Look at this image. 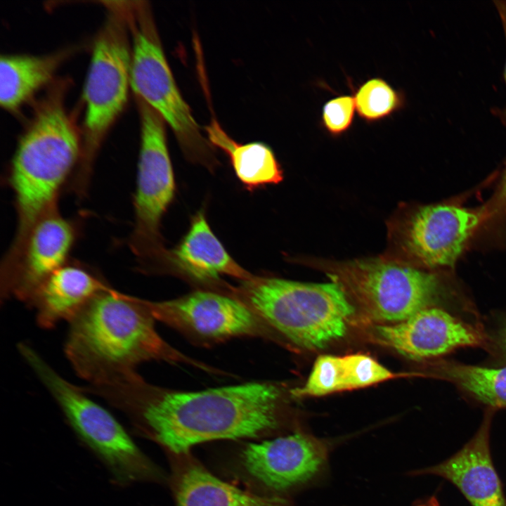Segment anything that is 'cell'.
<instances>
[{"label":"cell","instance_id":"obj_19","mask_svg":"<svg viewBox=\"0 0 506 506\" xmlns=\"http://www.w3.org/2000/svg\"><path fill=\"white\" fill-rule=\"evenodd\" d=\"M69 51L46 55L4 54L0 58V105L18 110L47 84Z\"/></svg>","mask_w":506,"mask_h":506},{"label":"cell","instance_id":"obj_20","mask_svg":"<svg viewBox=\"0 0 506 506\" xmlns=\"http://www.w3.org/2000/svg\"><path fill=\"white\" fill-rule=\"evenodd\" d=\"M209 141L228 156L238 180L249 190L283 179V171L271 148L263 142L239 143L212 119L205 126Z\"/></svg>","mask_w":506,"mask_h":506},{"label":"cell","instance_id":"obj_2","mask_svg":"<svg viewBox=\"0 0 506 506\" xmlns=\"http://www.w3.org/2000/svg\"><path fill=\"white\" fill-rule=\"evenodd\" d=\"M154 320L143 299L110 287L69 322L65 354L89 385L134 377L148 361L192 363L158 335Z\"/></svg>","mask_w":506,"mask_h":506},{"label":"cell","instance_id":"obj_22","mask_svg":"<svg viewBox=\"0 0 506 506\" xmlns=\"http://www.w3.org/2000/svg\"><path fill=\"white\" fill-rule=\"evenodd\" d=\"M356 114L366 124L384 121L406 105V95L403 90L394 88L381 77H370L357 86L348 79Z\"/></svg>","mask_w":506,"mask_h":506},{"label":"cell","instance_id":"obj_9","mask_svg":"<svg viewBox=\"0 0 506 506\" xmlns=\"http://www.w3.org/2000/svg\"><path fill=\"white\" fill-rule=\"evenodd\" d=\"M136 99L141 125L134 223L128 245L142 271L160 264L166 250L160 233L161 221L176 191L174 174L167 147L166 123L150 107Z\"/></svg>","mask_w":506,"mask_h":506},{"label":"cell","instance_id":"obj_13","mask_svg":"<svg viewBox=\"0 0 506 506\" xmlns=\"http://www.w3.org/2000/svg\"><path fill=\"white\" fill-rule=\"evenodd\" d=\"M481 219L480 211L456 205L422 207L403 225L401 247L424 266H453Z\"/></svg>","mask_w":506,"mask_h":506},{"label":"cell","instance_id":"obj_3","mask_svg":"<svg viewBox=\"0 0 506 506\" xmlns=\"http://www.w3.org/2000/svg\"><path fill=\"white\" fill-rule=\"evenodd\" d=\"M67 86L65 81L52 84L18 140L7 179L17 215L11 246L20 244L41 216L58 206L60 192L81 161L83 138L65 106Z\"/></svg>","mask_w":506,"mask_h":506},{"label":"cell","instance_id":"obj_16","mask_svg":"<svg viewBox=\"0 0 506 506\" xmlns=\"http://www.w3.org/2000/svg\"><path fill=\"white\" fill-rule=\"evenodd\" d=\"M110 287L90 267L69 260L44 279L25 304L35 310L41 327L51 329L63 320L70 322Z\"/></svg>","mask_w":506,"mask_h":506},{"label":"cell","instance_id":"obj_24","mask_svg":"<svg viewBox=\"0 0 506 506\" xmlns=\"http://www.w3.org/2000/svg\"><path fill=\"white\" fill-rule=\"evenodd\" d=\"M343 361L345 390L366 387L398 376L365 354L346 355Z\"/></svg>","mask_w":506,"mask_h":506},{"label":"cell","instance_id":"obj_15","mask_svg":"<svg viewBox=\"0 0 506 506\" xmlns=\"http://www.w3.org/2000/svg\"><path fill=\"white\" fill-rule=\"evenodd\" d=\"M493 410L489 408L477 432L458 452L437 465L413 470L409 475L441 477L453 484L471 506H506L502 484L491 453Z\"/></svg>","mask_w":506,"mask_h":506},{"label":"cell","instance_id":"obj_28","mask_svg":"<svg viewBox=\"0 0 506 506\" xmlns=\"http://www.w3.org/2000/svg\"><path fill=\"white\" fill-rule=\"evenodd\" d=\"M498 197L499 200L506 202V169L502 178Z\"/></svg>","mask_w":506,"mask_h":506},{"label":"cell","instance_id":"obj_17","mask_svg":"<svg viewBox=\"0 0 506 506\" xmlns=\"http://www.w3.org/2000/svg\"><path fill=\"white\" fill-rule=\"evenodd\" d=\"M166 260L183 274L202 282L218 280L223 275L242 281L253 276L230 256L212 232L202 211L193 217L190 228L179 244L166 252Z\"/></svg>","mask_w":506,"mask_h":506},{"label":"cell","instance_id":"obj_21","mask_svg":"<svg viewBox=\"0 0 506 506\" xmlns=\"http://www.w3.org/2000/svg\"><path fill=\"white\" fill-rule=\"evenodd\" d=\"M432 377L450 382L490 408H506V366L489 368L441 361Z\"/></svg>","mask_w":506,"mask_h":506},{"label":"cell","instance_id":"obj_10","mask_svg":"<svg viewBox=\"0 0 506 506\" xmlns=\"http://www.w3.org/2000/svg\"><path fill=\"white\" fill-rule=\"evenodd\" d=\"M79 233V223L64 217L58 206L41 216L2 259L1 302L15 298L25 303L44 279L70 260Z\"/></svg>","mask_w":506,"mask_h":506},{"label":"cell","instance_id":"obj_5","mask_svg":"<svg viewBox=\"0 0 506 506\" xmlns=\"http://www.w3.org/2000/svg\"><path fill=\"white\" fill-rule=\"evenodd\" d=\"M242 299L267 325L308 349L343 337L355 309L336 282L309 283L257 277L242 281Z\"/></svg>","mask_w":506,"mask_h":506},{"label":"cell","instance_id":"obj_12","mask_svg":"<svg viewBox=\"0 0 506 506\" xmlns=\"http://www.w3.org/2000/svg\"><path fill=\"white\" fill-rule=\"evenodd\" d=\"M143 302L155 320L203 339L266 334V325L246 304L221 294L196 291L172 300Z\"/></svg>","mask_w":506,"mask_h":506},{"label":"cell","instance_id":"obj_14","mask_svg":"<svg viewBox=\"0 0 506 506\" xmlns=\"http://www.w3.org/2000/svg\"><path fill=\"white\" fill-rule=\"evenodd\" d=\"M373 332L380 343L413 359L437 357L485 342L481 331L436 306L398 323L377 325Z\"/></svg>","mask_w":506,"mask_h":506},{"label":"cell","instance_id":"obj_8","mask_svg":"<svg viewBox=\"0 0 506 506\" xmlns=\"http://www.w3.org/2000/svg\"><path fill=\"white\" fill-rule=\"evenodd\" d=\"M313 264L325 270L371 318L384 324L402 322L422 309L435 306L444 292L436 275L388 259Z\"/></svg>","mask_w":506,"mask_h":506},{"label":"cell","instance_id":"obj_25","mask_svg":"<svg viewBox=\"0 0 506 506\" xmlns=\"http://www.w3.org/2000/svg\"><path fill=\"white\" fill-rule=\"evenodd\" d=\"M356 113L352 94H339L328 99L322 106L320 124L330 136L338 138L353 126Z\"/></svg>","mask_w":506,"mask_h":506},{"label":"cell","instance_id":"obj_1","mask_svg":"<svg viewBox=\"0 0 506 506\" xmlns=\"http://www.w3.org/2000/svg\"><path fill=\"white\" fill-rule=\"evenodd\" d=\"M90 393L122 412L138 434L177 455L206 441L264 436L283 424L281 391L268 382L176 391L138 375L93 386Z\"/></svg>","mask_w":506,"mask_h":506},{"label":"cell","instance_id":"obj_23","mask_svg":"<svg viewBox=\"0 0 506 506\" xmlns=\"http://www.w3.org/2000/svg\"><path fill=\"white\" fill-rule=\"evenodd\" d=\"M345 391L343 356H318L306 383L292 391L297 397L321 396Z\"/></svg>","mask_w":506,"mask_h":506},{"label":"cell","instance_id":"obj_26","mask_svg":"<svg viewBox=\"0 0 506 506\" xmlns=\"http://www.w3.org/2000/svg\"><path fill=\"white\" fill-rule=\"evenodd\" d=\"M495 7L500 17L502 24L503 26L505 38H506V1H495ZM505 81H506V64L505 71Z\"/></svg>","mask_w":506,"mask_h":506},{"label":"cell","instance_id":"obj_7","mask_svg":"<svg viewBox=\"0 0 506 506\" xmlns=\"http://www.w3.org/2000/svg\"><path fill=\"white\" fill-rule=\"evenodd\" d=\"M131 44V89L171 129L186 157L208 169L217 160L213 145L201 133L166 59L150 6L124 1Z\"/></svg>","mask_w":506,"mask_h":506},{"label":"cell","instance_id":"obj_29","mask_svg":"<svg viewBox=\"0 0 506 506\" xmlns=\"http://www.w3.org/2000/svg\"><path fill=\"white\" fill-rule=\"evenodd\" d=\"M500 339L502 349L506 354V325L502 331Z\"/></svg>","mask_w":506,"mask_h":506},{"label":"cell","instance_id":"obj_11","mask_svg":"<svg viewBox=\"0 0 506 506\" xmlns=\"http://www.w3.org/2000/svg\"><path fill=\"white\" fill-rule=\"evenodd\" d=\"M336 443L297 432L248 443L242 450L243 469L268 490L283 493L320 481L326 474Z\"/></svg>","mask_w":506,"mask_h":506},{"label":"cell","instance_id":"obj_18","mask_svg":"<svg viewBox=\"0 0 506 506\" xmlns=\"http://www.w3.org/2000/svg\"><path fill=\"white\" fill-rule=\"evenodd\" d=\"M174 489L176 506H295L280 495H261L242 490L192 461L181 465Z\"/></svg>","mask_w":506,"mask_h":506},{"label":"cell","instance_id":"obj_27","mask_svg":"<svg viewBox=\"0 0 506 506\" xmlns=\"http://www.w3.org/2000/svg\"><path fill=\"white\" fill-rule=\"evenodd\" d=\"M412 506H440L436 496L430 495L416 500Z\"/></svg>","mask_w":506,"mask_h":506},{"label":"cell","instance_id":"obj_4","mask_svg":"<svg viewBox=\"0 0 506 506\" xmlns=\"http://www.w3.org/2000/svg\"><path fill=\"white\" fill-rule=\"evenodd\" d=\"M103 4L107 15L93 43L83 89L82 156L69 182L79 199L89 190L96 155L125 107L131 88V44L124 2Z\"/></svg>","mask_w":506,"mask_h":506},{"label":"cell","instance_id":"obj_6","mask_svg":"<svg viewBox=\"0 0 506 506\" xmlns=\"http://www.w3.org/2000/svg\"><path fill=\"white\" fill-rule=\"evenodd\" d=\"M18 350L78 439L106 468L112 484L126 487L160 479L157 467L108 410L63 378L28 344L19 343Z\"/></svg>","mask_w":506,"mask_h":506}]
</instances>
